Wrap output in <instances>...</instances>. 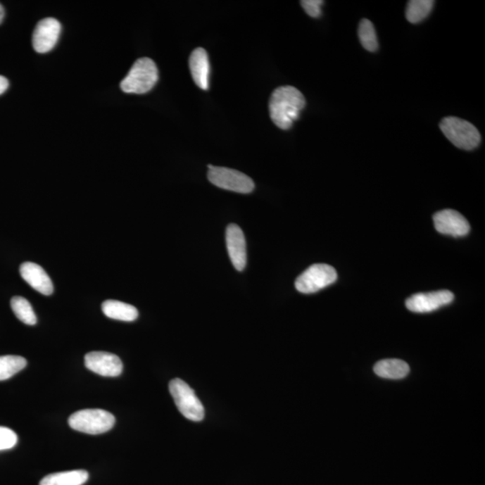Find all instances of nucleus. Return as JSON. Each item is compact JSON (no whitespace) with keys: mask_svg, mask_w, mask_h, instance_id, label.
<instances>
[{"mask_svg":"<svg viewBox=\"0 0 485 485\" xmlns=\"http://www.w3.org/2000/svg\"><path fill=\"white\" fill-rule=\"evenodd\" d=\"M306 106V99L298 89L291 86L279 87L270 99V116L278 128L291 129Z\"/></svg>","mask_w":485,"mask_h":485,"instance_id":"obj_1","label":"nucleus"},{"mask_svg":"<svg viewBox=\"0 0 485 485\" xmlns=\"http://www.w3.org/2000/svg\"><path fill=\"white\" fill-rule=\"evenodd\" d=\"M158 80L157 65L149 58H139L130 73L120 82V89L128 94H142L149 92Z\"/></svg>","mask_w":485,"mask_h":485,"instance_id":"obj_2","label":"nucleus"},{"mask_svg":"<svg viewBox=\"0 0 485 485\" xmlns=\"http://www.w3.org/2000/svg\"><path fill=\"white\" fill-rule=\"evenodd\" d=\"M439 127L448 141L458 149L472 151L480 145L479 131L467 120L447 117L441 120Z\"/></svg>","mask_w":485,"mask_h":485,"instance_id":"obj_3","label":"nucleus"},{"mask_svg":"<svg viewBox=\"0 0 485 485\" xmlns=\"http://www.w3.org/2000/svg\"><path fill=\"white\" fill-rule=\"evenodd\" d=\"M115 416L101 409L81 410L68 419V424L75 431L91 435L107 432L115 426Z\"/></svg>","mask_w":485,"mask_h":485,"instance_id":"obj_4","label":"nucleus"},{"mask_svg":"<svg viewBox=\"0 0 485 485\" xmlns=\"http://www.w3.org/2000/svg\"><path fill=\"white\" fill-rule=\"evenodd\" d=\"M169 391L179 412L185 418L193 422L203 421L205 417L204 406L187 383L180 379H172L169 383Z\"/></svg>","mask_w":485,"mask_h":485,"instance_id":"obj_5","label":"nucleus"},{"mask_svg":"<svg viewBox=\"0 0 485 485\" xmlns=\"http://www.w3.org/2000/svg\"><path fill=\"white\" fill-rule=\"evenodd\" d=\"M208 178L215 187L235 193L247 194L252 193L255 183L248 175L235 169L208 165Z\"/></svg>","mask_w":485,"mask_h":485,"instance_id":"obj_6","label":"nucleus"},{"mask_svg":"<svg viewBox=\"0 0 485 485\" xmlns=\"http://www.w3.org/2000/svg\"><path fill=\"white\" fill-rule=\"evenodd\" d=\"M336 279L337 272L334 267L315 263L298 277L295 286L298 291L311 294L333 284Z\"/></svg>","mask_w":485,"mask_h":485,"instance_id":"obj_7","label":"nucleus"},{"mask_svg":"<svg viewBox=\"0 0 485 485\" xmlns=\"http://www.w3.org/2000/svg\"><path fill=\"white\" fill-rule=\"evenodd\" d=\"M454 301V294L449 291H439L428 293H417L407 299L406 308L413 313H431L439 308L451 304Z\"/></svg>","mask_w":485,"mask_h":485,"instance_id":"obj_8","label":"nucleus"},{"mask_svg":"<svg viewBox=\"0 0 485 485\" xmlns=\"http://www.w3.org/2000/svg\"><path fill=\"white\" fill-rule=\"evenodd\" d=\"M61 23L57 19L47 18L38 23L32 34V47L38 53H46L53 50L60 38Z\"/></svg>","mask_w":485,"mask_h":485,"instance_id":"obj_9","label":"nucleus"},{"mask_svg":"<svg viewBox=\"0 0 485 485\" xmlns=\"http://www.w3.org/2000/svg\"><path fill=\"white\" fill-rule=\"evenodd\" d=\"M84 365L103 377H118L122 374V360L116 355L106 351H92L84 356Z\"/></svg>","mask_w":485,"mask_h":485,"instance_id":"obj_10","label":"nucleus"},{"mask_svg":"<svg viewBox=\"0 0 485 485\" xmlns=\"http://www.w3.org/2000/svg\"><path fill=\"white\" fill-rule=\"evenodd\" d=\"M438 232L455 237L467 235L470 225L461 213L454 210L439 211L433 217Z\"/></svg>","mask_w":485,"mask_h":485,"instance_id":"obj_11","label":"nucleus"},{"mask_svg":"<svg viewBox=\"0 0 485 485\" xmlns=\"http://www.w3.org/2000/svg\"><path fill=\"white\" fill-rule=\"evenodd\" d=\"M226 242L227 252L234 267L242 272L247 262L246 243L242 229L236 224L227 227Z\"/></svg>","mask_w":485,"mask_h":485,"instance_id":"obj_12","label":"nucleus"},{"mask_svg":"<svg viewBox=\"0 0 485 485\" xmlns=\"http://www.w3.org/2000/svg\"><path fill=\"white\" fill-rule=\"evenodd\" d=\"M20 275L22 278L35 291L46 296L53 294V282L44 268L37 263L31 262L23 263L20 266Z\"/></svg>","mask_w":485,"mask_h":485,"instance_id":"obj_13","label":"nucleus"},{"mask_svg":"<svg viewBox=\"0 0 485 485\" xmlns=\"http://www.w3.org/2000/svg\"><path fill=\"white\" fill-rule=\"evenodd\" d=\"M189 66L191 77L201 89H209L210 61L207 51L203 48H197L189 58Z\"/></svg>","mask_w":485,"mask_h":485,"instance_id":"obj_14","label":"nucleus"},{"mask_svg":"<svg viewBox=\"0 0 485 485\" xmlns=\"http://www.w3.org/2000/svg\"><path fill=\"white\" fill-rule=\"evenodd\" d=\"M376 375L386 379H402L408 375L410 367L405 361L397 359H389L379 361L374 366Z\"/></svg>","mask_w":485,"mask_h":485,"instance_id":"obj_15","label":"nucleus"},{"mask_svg":"<svg viewBox=\"0 0 485 485\" xmlns=\"http://www.w3.org/2000/svg\"><path fill=\"white\" fill-rule=\"evenodd\" d=\"M103 313L107 317L115 320L132 322L139 317V311L133 306L117 301L109 299L102 304Z\"/></svg>","mask_w":485,"mask_h":485,"instance_id":"obj_16","label":"nucleus"},{"mask_svg":"<svg viewBox=\"0 0 485 485\" xmlns=\"http://www.w3.org/2000/svg\"><path fill=\"white\" fill-rule=\"evenodd\" d=\"M89 477V473L84 470L61 472L47 475L39 485H83Z\"/></svg>","mask_w":485,"mask_h":485,"instance_id":"obj_17","label":"nucleus"},{"mask_svg":"<svg viewBox=\"0 0 485 485\" xmlns=\"http://www.w3.org/2000/svg\"><path fill=\"white\" fill-rule=\"evenodd\" d=\"M434 3L432 0H411L407 4L405 12L407 20L412 24H418L424 20L431 14Z\"/></svg>","mask_w":485,"mask_h":485,"instance_id":"obj_18","label":"nucleus"},{"mask_svg":"<svg viewBox=\"0 0 485 485\" xmlns=\"http://www.w3.org/2000/svg\"><path fill=\"white\" fill-rule=\"evenodd\" d=\"M27 361L21 356L6 355L0 356V381L11 379L13 376L25 369Z\"/></svg>","mask_w":485,"mask_h":485,"instance_id":"obj_19","label":"nucleus"},{"mask_svg":"<svg viewBox=\"0 0 485 485\" xmlns=\"http://www.w3.org/2000/svg\"><path fill=\"white\" fill-rule=\"evenodd\" d=\"M11 308L15 317L23 323L28 325H34L37 323V315L32 309L30 302L23 297H14L11 299Z\"/></svg>","mask_w":485,"mask_h":485,"instance_id":"obj_20","label":"nucleus"},{"mask_svg":"<svg viewBox=\"0 0 485 485\" xmlns=\"http://www.w3.org/2000/svg\"><path fill=\"white\" fill-rule=\"evenodd\" d=\"M358 34L363 48L370 53H375L379 49V42H377L375 27L369 19H363L360 21Z\"/></svg>","mask_w":485,"mask_h":485,"instance_id":"obj_21","label":"nucleus"},{"mask_svg":"<svg viewBox=\"0 0 485 485\" xmlns=\"http://www.w3.org/2000/svg\"><path fill=\"white\" fill-rule=\"evenodd\" d=\"M18 441V437L14 431L0 426V451L14 448Z\"/></svg>","mask_w":485,"mask_h":485,"instance_id":"obj_22","label":"nucleus"},{"mask_svg":"<svg viewBox=\"0 0 485 485\" xmlns=\"http://www.w3.org/2000/svg\"><path fill=\"white\" fill-rule=\"evenodd\" d=\"M301 4L305 12L311 18H317L322 15L321 8L324 4L322 0H303Z\"/></svg>","mask_w":485,"mask_h":485,"instance_id":"obj_23","label":"nucleus"},{"mask_svg":"<svg viewBox=\"0 0 485 485\" xmlns=\"http://www.w3.org/2000/svg\"><path fill=\"white\" fill-rule=\"evenodd\" d=\"M8 80L5 77L0 76V94L5 93L6 90L8 89Z\"/></svg>","mask_w":485,"mask_h":485,"instance_id":"obj_24","label":"nucleus"},{"mask_svg":"<svg viewBox=\"0 0 485 485\" xmlns=\"http://www.w3.org/2000/svg\"><path fill=\"white\" fill-rule=\"evenodd\" d=\"M5 18V11L4 8H3V6L0 4V25H1V23L3 20H4Z\"/></svg>","mask_w":485,"mask_h":485,"instance_id":"obj_25","label":"nucleus"}]
</instances>
